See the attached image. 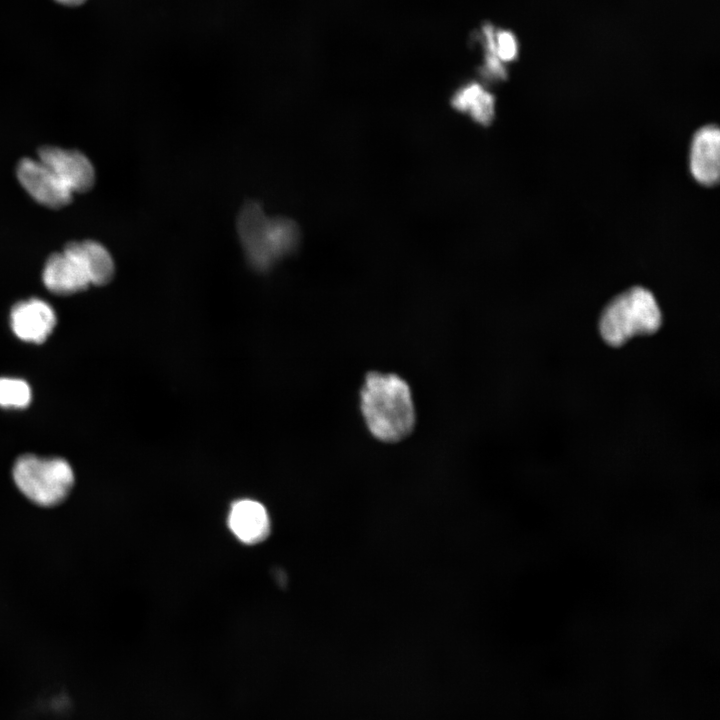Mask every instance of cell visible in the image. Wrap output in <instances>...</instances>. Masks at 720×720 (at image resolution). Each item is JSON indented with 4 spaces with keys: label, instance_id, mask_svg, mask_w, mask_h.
Segmentation results:
<instances>
[{
    "label": "cell",
    "instance_id": "obj_1",
    "mask_svg": "<svg viewBox=\"0 0 720 720\" xmlns=\"http://www.w3.org/2000/svg\"><path fill=\"white\" fill-rule=\"evenodd\" d=\"M360 409L371 435L384 443L399 442L414 429L411 390L398 375L369 373L360 391Z\"/></svg>",
    "mask_w": 720,
    "mask_h": 720
},
{
    "label": "cell",
    "instance_id": "obj_2",
    "mask_svg": "<svg viewBox=\"0 0 720 720\" xmlns=\"http://www.w3.org/2000/svg\"><path fill=\"white\" fill-rule=\"evenodd\" d=\"M661 324V310L654 295L645 288L634 287L604 308L599 330L607 344L618 347L634 336L655 333Z\"/></svg>",
    "mask_w": 720,
    "mask_h": 720
},
{
    "label": "cell",
    "instance_id": "obj_3",
    "mask_svg": "<svg viewBox=\"0 0 720 720\" xmlns=\"http://www.w3.org/2000/svg\"><path fill=\"white\" fill-rule=\"evenodd\" d=\"M12 478L21 494L41 507L61 504L75 482L73 469L65 459L33 454L22 455L15 461Z\"/></svg>",
    "mask_w": 720,
    "mask_h": 720
},
{
    "label": "cell",
    "instance_id": "obj_4",
    "mask_svg": "<svg viewBox=\"0 0 720 720\" xmlns=\"http://www.w3.org/2000/svg\"><path fill=\"white\" fill-rule=\"evenodd\" d=\"M16 175L27 193L47 208L60 209L72 200L73 193L39 159H21L16 167Z\"/></svg>",
    "mask_w": 720,
    "mask_h": 720
},
{
    "label": "cell",
    "instance_id": "obj_5",
    "mask_svg": "<svg viewBox=\"0 0 720 720\" xmlns=\"http://www.w3.org/2000/svg\"><path fill=\"white\" fill-rule=\"evenodd\" d=\"M266 216L260 204L247 202L237 219V232L248 264L257 272H267L275 265L267 247Z\"/></svg>",
    "mask_w": 720,
    "mask_h": 720
},
{
    "label": "cell",
    "instance_id": "obj_6",
    "mask_svg": "<svg viewBox=\"0 0 720 720\" xmlns=\"http://www.w3.org/2000/svg\"><path fill=\"white\" fill-rule=\"evenodd\" d=\"M37 154L38 159L50 168L72 193H85L94 186L95 170L83 153L44 145Z\"/></svg>",
    "mask_w": 720,
    "mask_h": 720
},
{
    "label": "cell",
    "instance_id": "obj_7",
    "mask_svg": "<svg viewBox=\"0 0 720 720\" xmlns=\"http://www.w3.org/2000/svg\"><path fill=\"white\" fill-rule=\"evenodd\" d=\"M689 168L701 185L712 186L720 175V132L715 125L701 127L693 136L689 154Z\"/></svg>",
    "mask_w": 720,
    "mask_h": 720
},
{
    "label": "cell",
    "instance_id": "obj_8",
    "mask_svg": "<svg viewBox=\"0 0 720 720\" xmlns=\"http://www.w3.org/2000/svg\"><path fill=\"white\" fill-rule=\"evenodd\" d=\"M10 323L15 335L23 341L42 343L56 324L51 306L39 299H30L14 305Z\"/></svg>",
    "mask_w": 720,
    "mask_h": 720
},
{
    "label": "cell",
    "instance_id": "obj_9",
    "mask_svg": "<svg viewBox=\"0 0 720 720\" xmlns=\"http://www.w3.org/2000/svg\"><path fill=\"white\" fill-rule=\"evenodd\" d=\"M228 526L235 537L245 544H258L270 534L271 524L266 508L252 499L233 503Z\"/></svg>",
    "mask_w": 720,
    "mask_h": 720
},
{
    "label": "cell",
    "instance_id": "obj_10",
    "mask_svg": "<svg viewBox=\"0 0 720 720\" xmlns=\"http://www.w3.org/2000/svg\"><path fill=\"white\" fill-rule=\"evenodd\" d=\"M42 278L47 289L56 294L76 293L91 284L79 262L64 250L48 257Z\"/></svg>",
    "mask_w": 720,
    "mask_h": 720
},
{
    "label": "cell",
    "instance_id": "obj_11",
    "mask_svg": "<svg viewBox=\"0 0 720 720\" xmlns=\"http://www.w3.org/2000/svg\"><path fill=\"white\" fill-rule=\"evenodd\" d=\"M63 250L79 262L91 284L104 285L112 280L115 271L112 256L99 242L72 241Z\"/></svg>",
    "mask_w": 720,
    "mask_h": 720
},
{
    "label": "cell",
    "instance_id": "obj_12",
    "mask_svg": "<svg viewBox=\"0 0 720 720\" xmlns=\"http://www.w3.org/2000/svg\"><path fill=\"white\" fill-rule=\"evenodd\" d=\"M451 103L456 110L469 114L481 125H489L494 119L495 98L477 82H469L458 89Z\"/></svg>",
    "mask_w": 720,
    "mask_h": 720
},
{
    "label": "cell",
    "instance_id": "obj_13",
    "mask_svg": "<svg viewBox=\"0 0 720 720\" xmlns=\"http://www.w3.org/2000/svg\"><path fill=\"white\" fill-rule=\"evenodd\" d=\"M300 240V229L293 220L280 216L268 219L267 244L275 264L293 254Z\"/></svg>",
    "mask_w": 720,
    "mask_h": 720
},
{
    "label": "cell",
    "instance_id": "obj_14",
    "mask_svg": "<svg viewBox=\"0 0 720 720\" xmlns=\"http://www.w3.org/2000/svg\"><path fill=\"white\" fill-rule=\"evenodd\" d=\"M31 401V389L21 379L0 378V406L24 408Z\"/></svg>",
    "mask_w": 720,
    "mask_h": 720
},
{
    "label": "cell",
    "instance_id": "obj_15",
    "mask_svg": "<svg viewBox=\"0 0 720 720\" xmlns=\"http://www.w3.org/2000/svg\"><path fill=\"white\" fill-rule=\"evenodd\" d=\"M56 2L68 6V7H75L83 4L86 0H55Z\"/></svg>",
    "mask_w": 720,
    "mask_h": 720
}]
</instances>
